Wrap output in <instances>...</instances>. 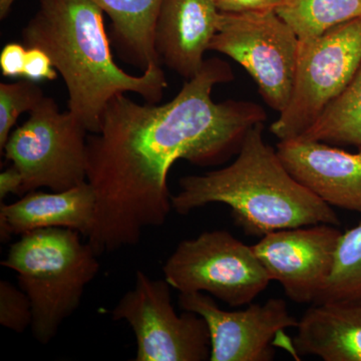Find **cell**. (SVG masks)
<instances>
[{"instance_id": "6", "label": "cell", "mask_w": 361, "mask_h": 361, "mask_svg": "<svg viewBox=\"0 0 361 361\" xmlns=\"http://www.w3.org/2000/svg\"><path fill=\"white\" fill-rule=\"evenodd\" d=\"M30 115L4 149L23 175V195L40 188L66 191L87 182L89 130L82 122L47 97Z\"/></svg>"}, {"instance_id": "22", "label": "cell", "mask_w": 361, "mask_h": 361, "mask_svg": "<svg viewBox=\"0 0 361 361\" xmlns=\"http://www.w3.org/2000/svg\"><path fill=\"white\" fill-rule=\"evenodd\" d=\"M58 75L59 71L54 68L47 52L39 47H27L23 78L39 82L42 80H54Z\"/></svg>"}, {"instance_id": "7", "label": "cell", "mask_w": 361, "mask_h": 361, "mask_svg": "<svg viewBox=\"0 0 361 361\" xmlns=\"http://www.w3.org/2000/svg\"><path fill=\"white\" fill-rule=\"evenodd\" d=\"M163 273L180 293L203 292L231 307L250 304L271 281L252 246L226 230L180 241Z\"/></svg>"}, {"instance_id": "20", "label": "cell", "mask_w": 361, "mask_h": 361, "mask_svg": "<svg viewBox=\"0 0 361 361\" xmlns=\"http://www.w3.org/2000/svg\"><path fill=\"white\" fill-rule=\"evenodd\" d=\"M44 94L37 82L23 80L0 84V149L4 152L14 125L23 113H30L44 99Z\"/></svg>"}, {"instance_id": "24", "label": "cell", "mask_w": 361, "mask_h": 361, "mask_svg": "<svg viewBox=\"0 0 361 361\" xmlns=\"http://www.w3.org/2000/svg\"><path fill=\"white\" fill-rule=\"evenodd\" d=\"M220 13H238L244 11L276 8L280 0H212Z\"/></svg>"}, {"instance_id": "3", "label": "cell", "mask_w": 361, "mask_h": 361, "mask_svg": "<svg viewBox=\"0 0 361 361\" xmlns=\"http://www.w3.org/2000/svg\"><path fill=\"white\" fill-rule=\"evenodd\" d=\"M263 130L264 123L249 130L231 165L180 179L173 210L187 215L210 204H224L244 232L258 237L302 226H341L334 208L288 172L277 149L265 142Z\"/></svg>"}, {"instance_id": "15", "label": "cell", "mask_w": 361, "mask_h": 361, "mask_svg": "<svg viewBox=\"0 0 361 361\" xmlns=\"http://www.w3.org/2000/svg\"><path fill=\"white\" fill-rule=\"evenodd\" d=\"M297 355L361 361V301L312 304L296 327Z\"/></svg>"}, {"instance_id": "26", "label": "cell", "mask_w": 361, "mask_h": 361, "mask_svg": "<svg viewBox=\"0 0 361 361\" xmlns=\"http://www.w3.org/2000/svg\"><path fill=\"white\" fill-rule=\"evenodd\" d=\"M16 1V0H0V18L1 20L6 18Z\"/></svg>"}, {"instance_id": "10", "label": "cell", "mask_w": 361, "mask_h": 361, "mask_svg": "<svg viewBox=\"0 0 361 361\" xmlns=\"http://www.w3.org/2000/svg\"><path fill=\"white\" fill-rule=\"evenodd\" d=\"M179 306L205 319L211 341V361H271L275 357L277 337L298 325L286 301L268 299L264 304H250L246 310H221L203 292L180 293Z\"/></svg>"}, {"instance_id": "23", "label": "cell", "mask_w": 361, "mask_h": 361, "mask_svg": "<svg viewBox=\"0 0 361 361\" xmlns=\"http://www.w3.org/2000/svg\"><path fill=\"white\" fill-rule=\"evenodd\" d=\"M26 52L27 47L18 42L7 44L2 49L0 54V68L4 77L23 78Z\"/></svg>"}, {"instance_id": "17", "label": "cell", "mask_w": 361, "mask_h": 361, "mask_svg": "<svg viewBox=\"0 0 361 361\" xmlns=\"http://www.w3.org/2000/svg\"><path fill=\"white\" fill-rule=\"evenodd\" d=\"M275 11L302 40L361 18V0H280Z\"/></svg>"}, {"instance_id": "8", "label": "cell", "mask_w": 361, "mask_h": 361, "mask_svg": "<svg viewBox=\"0 0 361 361\" xmlns=\"http://www.w3.org/2000/svg\"><path fill=\"white\" fill-rule=\"evenodd\" d=\"M299 39L274 8L220 13L210 51L243 66L266 104L281 113L290 99Z\"/></svg>"}, {"instance_id": "4", "label": "cell", "mask_w": 361, "mask_h": 361, "mask_svg": "<svg viewBox=\"0 0 361 361\" xmlns=\"http://www.w3.org/2000/svg\"><path fill=\"white\" fill-rule=\"evenodd\" d=\"M80 236L66 228L25 233L1 261L4 267L16 272L18 286L32 302V331L39 343L56 337L101 269L99 255Z\"/></svg>"}, {"instance_id": "1", "label": "cell", "mask_w": 361, "mask_h": 361, "mask_svg": "<svg viewBox=\"0 0 361 361\" xmlns=\"http://www.w3.org/2000/svg\"><path fill=\"white\" fill-rule=\"evenodd\" d=\"M233 78L225 61L206 59L168 103L137 104L126 94L109 103L101 129L87 137V180L97 211L87 240L97 255L137 245L145 230L165 224L173 210L168 175L176 161H224L238 153L252 127L265 122L257 104L213 101L214 87Z\"/></svg>"}, {"instance_id": "2", "label": "cell", "mask_w": 361, "mask_h": 361, "mask_svg": "<svg viewBox=\"0 0 361 361\" xmlns=\"http://www.w3.org/2000/svg\"><path fill=\"white\" fill-rule=\"evenodd\" d=\"M103 14L92 0H39L21 32L26 47H39L51 58L65 80L68 111L92 134L101 129L114 97L134 92L158 104L168 87L161 66L133 75L116 65Z\"/></svg>"}, {"instance_id": "25", "label": "cell", "mask_w": 361, "mask_h": 361, "mask_svg": "<svg viewBox=\"0 0 361 361\" xmlns=\"http://www.w3.org/2000/svg\"><path fill=\"white\" fill-rule=\"evenodd\" d=\"M23 189V177L20 171L11 164L0 174V200L4 202L8 195L21 196Z\"/></svg>"}, {"instance_id": "5", "label": "cell", "mask_w": 361, "mask_h": 361, "mask_svg": "<svg viewBox=\"0 0 361 361\" xmlns=\"http://www.w3.org/2000/svg\"><path fill=\"white\" fill-rule=\"evenodd\" d=\"M360 65L361 18L299 40L290 99L271 125V133L279 141L300 137L341 96Z\"/></svg>"}, {"instance_id": "13", "label": "cell", "mask_w": 361, "mask_h": 361, "mask_svg": "<svg viewBox=\"0 0 361 361\" xmlns=\"http://www.w3.org/2000/svg\"><path fill=\"white\" fill-rule=\"evenodd\" d=\"M220 13L212 0H164L155 30L161 65L187 80L194 78L218 32Z\"/></svg>"}, {"instance_id": "21", "label": "cell", "mask_w": 361, "mask_h": 361, "mask_svg": "<svg viewBox=\"0 0 361 361\" xmlns=\"http://www.w3.org/2000/svg\"><path fill=\"white\" fill-rule=\"evenodd\" d=\"M0 324L23 334L32 324V302L23 289L7 280L0 281Z\"/></svg>"}, {"instance_id": "18", "label": "cell", "mask_w": 361, "mask_h": 361, "mask_svg": "<svg viewBox=\"0 0 361 361\" xmlns=\"http://www.w3.org/2000/svg\"><path fill=\"white\" fill-rule=\"evenodd\" d=\"M296 139L361 147V65L341 96Z\"/></svg>"}, {"instance_id": "16", "label": "cell", "mask_w": 361, "mask_h": 361, "mask_svg": "<svg viewBox=\"0 0 361 361\" xmlns=\"http://www.w3.org/2000/svg\"><path fill=\"white\" fill-rule=\"evenodd\" d=\"M108 14L123 59L144 71L161 66L155 30L164 0H92Z\"/></svg>"}, {"instance_id": "9", "label": "cell", "mask_w": 361, "mask_h": 361, "mask_svg": "<svg viewBox=\"0 0 361 361\" xmlns=\"http://www.w3.org/2000/svg\"><path fill=\"white\" fill-rule=\"evenodd\" d=\"M111 316L116 322H127L134 332L135 361L210 360L205 319L191 311L178 314L165 279L154 280L137 270L134 288L123 294Z\"/></svg>"}, {"instance_id": "12", "label": "cell", "mask_w": 361, "mask_h": 361, "mask_svg": "<svg viewBox=\"0 0 361 361\" xmlns=\"http://www.w3.org/2000/svg\"><path fill=\"white\" fill-rule=\"evenodd\" d=\"M277 153L302 186L331 207L361 214V147L349 153L327 142L280 141Z\"/></svg>"}, {"instance_id": "14", "label": "cell", "mask_w": 361, "mask_h": 361, "mask_svg": "<svg viewBox=\"0 0 361 361\" xmlns=\"http://www.w3.org/2000/svg\"><path fill=\"white\" fill-rule=\"evenodd\" d=\"M97 199L89 183L66 191L28 192L20 200L0 206V239L35 230L66 228L87 238L96 220Z\"/></svg>"}, {"instance_id": "11", "label": "cell", "mask_w": 361, "mask_h": 361, "mask_svg": "<svg viewBox=\"0 0 361 361\" xmlns=\"http://www.w3.org/2000/svg\"><path fill=\"white\" fill-rule=\"evenodd\" d=\"M341 235L338 226H302L268 233L252 248L290 300L313 304L331 276Z\"/></svg>"}, {"instance_id": "19", "label": "cell", "mask_w": 361, "mask_h": 361, "mask_svg": "<svg viewBox=\"0 0 361 361\" xmlns=\"http://www.w3.org/2000/svg\"><path fill=\"white\" fill-rule=\"evenodd\" d=\"M348 301H361V223L342 233L331 276L315 303Z\"/></svg>"}]
</instances>
